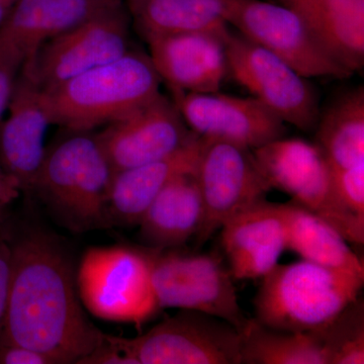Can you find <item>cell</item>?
<instances>
[{"mask_svg":"<svg viewBox=\"0 0 364 364\" xmlns=\"http://www.w3.org/2000/svg\"><path fill=\"white\" fill-rule=\"evenodd\" d=\"M7 234L11 279L0 343L39 351L55 364H77L105 343V334L83 310L70 256L42 230Z\"/></svg>","mask_w":364,"mask_h":364,"instance_id":"cell-1","label":"cell"},{"mask_svg":"<svg viewBox=\"0 0 364 364\" xmlns=\"http://www.w3.org/2000/svg\"><path fill=\"white\" fill-rule=\"evenodd\" d=\"M162 80L145 53L130 51L43 90L52 124L88 131L117 121L154 100Z\"/></svg>","mask_w":364,"mask_h":364,"instance_id":"cell-2","label":"cell"},{"mask_svg":"<svg viewBox=\"0 0 364 364\" xmlns=\"http://www.w3.org/2000/svg\"><path fill=\"white\" fill-rule=\"evenodd\" d=\"M66 131L67 135L47 147L33 193L71 231L107 229L112 225L111 164L95 134Z\"/></svg>","mask_w":364,"mask_h":364,"instance_id":"cell-3","label":"cell"},{"mask_svg":"<svg viewBox=\"0 0 364 364\" xmlns=\"http://www.w3.org/2000/svg\"><path fill=\"white\" fill-rule=\"evenodd\" d=\"M363 284V275L310 261L279 263L262 277L254 299L255 320L279 331H317L359 298Z\"/></svg>","mask_w":364,"mask_h":364,"instance_id":"cell-4","label":"cell"},{"mask_svg":"<svg viewBox=\"0 0 364 364\" xmlns=\"http://www.w3.org/2000/svg\"><path fill=\"white\" fill-rule=\"evenodd\" d=\"M155 248L88 249L76 272L81 303L95 317L140 326L161 309L153 284Z\"/></svg>","mask_w":364,"mask_h":364,"instance_id":"cell-5","label":"cell"},{"mask_svg":"<svg viewBox=\"0 0 364 364\" xmlns=\"http://www.w3.org/2000/svg\"><path fill=\"white\" fill-rule=\"evenodd\" d=\"M252 152L272 189L331 225L348 243L363 245L364 221L342 203L331 164L317 144L284 136Z\"/></svg>","mask_w":364,"mask_h":364,"instance_id":"cell-6","label":"cell"},{"mask_svg":"<svg viewBox=\"0 0 364 364\" xmlns=\"http://www.w3.org/2000/svg\"><path fill=\"white\" fill-rule=\"evenodd\" d=\"M107 339L133 364H241V333L196 311L181 310L135 338Z\"/></svg>","mask_w":364,"mask_h":364,"instance_id":"cell-7","label":"cell"},{"mask_svg":"<svg viewBox=\"0 0 364 364\" xmlns=\"http://www.w3.org/2000/svg\"><path fill=\"white\" fill-rule=\"evenodd\" d=\"M131 18L126 4L117 0L41 46L21 70L42 90L116 60L130 51Z\"/></svg>","mask_w":364,"mask_h":364,"instance_id":"cell-8","label":"cell"},{"mask_svg":"<svg viewBox=\"0 0 364 364\" xmlns=\"http://www.w3.org/2000/svg\"><path fill=\"white\" fill-rule=\"evenodd\" d=\"M228 71L286 124L315 132L320 116L317 91L308 78L277 55L239 32L226 35Z\"/></svg>","mask_w":364,"mask_h":364,"instance_id":"cell-9","label":"cell"},{"mask_svg":"<svg viewBox=\"0 0 364 364\" xmlns=\"http://www.w3.org/2000/svg\"><path fill=\"white\" fill-rule=\"evenodd\" d=\"M234 280L217 254L164 253L155 249L153 284L160 309L208 314L242 333L250 318L239 305Z\"/></svg>","mask_w":364,"mask_h":364,"instance_id":"cell-10","label":"cell"},{"mask_svg":"<svg viewBox=\"0 0 364 364\" xmlns=\"http://www.w3.org/2000/svg\"><path fill=\"white\" fill-rule=\"evenodd\" d=\"M227 21L304 77L346 79L353 75L323 47L303 18L282 4L229 0Z\"/></svg>","mask_w":364,"mask_h":364,"instance_id":"cell-11","label":"cell"},{"mask_svg":"<svg viewBox=\"0 0 364 364\" xmlns=\"http://www.w3.org/2000/svg\"><path fill=\"white\" fill-rule=\"evenodd\" d=\"M196 176L202 193L203 221L196 237L202 246L233 215L267 198L272 191L252 150L203 138Z\"/></svg>","mask_w":364,"mask_h":364,"instance_id":"cell-12","label":"cell"},{"mask_svg":"<svg viewBox=\"0 0 364 364\" xmlns=\"http://www.w3.org/2000/svg\"><path fill=\"white\" fill-rule=\"evenodd\" d=\"M95 136L116 174L169 156L196 134L188 128L173 100L160 92L136 111L105 124Z\"/></svg>","mask_w":364,"mask_h":364,"instance_id":"cell-13","label":"cell"},{"mask_svg":"<svg viewBox=\"0 0 364 364\" xmlns=\"http://www.w3.org/2000/svg\"><path fill=\"white\" fill-rule=\"evenodd\" d=\"M191 131L254 150L287 135V124L253 97L170 90Z\"/></svg>","mask_w":364,"mask_h":364,"instance_id":"cell-14","label":"cell"},{"mask_svg":"<svg viewBox=\"0 0 364 364\" xmlns=\"http://www.w3.org/2000/svg\"><path fill=\"white\" fill-rule=\"evenodd\" d=\"M51 124L43 90L21 68L7 117L0 124V166L23 193H33Z\"/></svg>","mask_w":364,"mask_h":364,"instance_id":"cell-15","label":"cell"},{"mask_svg":"<svg viewBox=\"0 0 364 364\" xmlns=\"http://www.w3.org/2000/svg\"><path fill=\"white\" fill-rule=\"evenodd\" d=\"M229 26L148 41L151 61L169 90L198 93L221 91L229 74L226 54Z\"/></svg>","mask_w":364,"mask_h":364,"instance_id":"cell-16","label":"cell"},{"mask_svg":"<svg viewBox=\"0 0 364 364\" xmlns=\"http://www.w3.org/2000/svg\"><path fill=\"white\" fill-rule=\"evenodd\" d=\"M221 230L223 249L236 280L262 279L287 249L282 208L267 198L230 218Z\"/></svg>","mask_w":364,"mask_h":364,"instance_id":"cell-17","label":"cell"},{"mask_svg":"<svg viewBox=\"0 0 364 364\" xmlns=\"http://www.w3.org/2000/svg\"><path fill=\"white\" fill-rule=\"evenodd\" d=\"M117 0H16L0 25V63H23L55 36Z\"/></svg>","mask_w":364,"mask_h":364,"instance_id":"cell-18","label":"cell"},{"mask_svg":"<svg viewBox=\"0 0 364 364\" xmlns=\"http://www.w3.org/2000/svg\"><path fill=\"white\" fill-rule=\"evenodd\" d=\"M202 145V136L196 135L169 156L114 174L109 205L112 224L138 225L150 203L172 179L196 171Z\"/></svg>","mask_w":364,"mask_h":364,"instance_id":"cell-19","label":"cell"},{"mask_svg":"<svg viewBox=\"0 0 364 364\" xmlns=\"http://www.w3.org/2000/svg\"><path fill=\"white\" fill-rule=\"evenodd\" d=\"M203 221V198L195 171L172 179L150 203L138 226L146 243L164 250L196 238Z\"/></svg>","mask_w":364,"mask_h":364,"instance_id":"cell-20","label":"cell"},{"mask_svg":"<svg viewBox=\"0 0 364 364\" xmlns=\"http://www.w3.org/2000/svg\"><path fill=\"white\" fill-rule=\"evenodd\" d=\"M299 14L341 65L364 66V0H279Z\"/></svg>","mask_w":364,"mask_h":364,"instance_id":"cell-21","label":"cell"},{"mask_svg":"<svg viewBox=\"0 0 364 364\" xmlns=\"http://www.w3.org/2000/svg\"><path fill=\"white\" fill-rule=\"evenodd\" d=\"M228 6L229 0H126L131 23L146 42L227 28Z\"/></svg>","mask_w":364,"mask_h":364,"instance_id":"cell-22","label":"cell"},{"mask_svg":"<svg viewBox=\"0 0 364 364\" xmlns=\"http://www.w3.org/2000/svg\"><path fill=\"white\" fill-rule=\"evenodd\" d=\"M279 205L287 225V249L321 267L364 277L363 260L331 225L294 200Z\"/></svg>","mask_w":364,"mask_h":364,"instance_id":"cell-23","label":"cell"},{"mask_svg":"<svg viewBox=\"0 0 364 364\" xmlns=\"http://www.w3.org/2000/svg\"><path fill=\"white\" fill-rule=\"evenodd\" d=\"M315 132L316 144L332 168L363 164V86L346 91L320 112Z\"/></svg>","mask_w":364,"mask_h":364,"instance_id":"cell-24","label":"cell"},{"mask_svg":"<svg viewBox=\"0 0 364 364\" xmlns=\"http://www.w3.org/2000/svg\"><path fill=\"white\" fill-rule=\"evenodd\" d=\"M241 335V364H328L315 331H279L253 318Z\"/></svg>","mask_w":364,"mask_h":364,"instance_id":"cell-25","label":"cell"},{"mask_svg":"<svg viewBox=\"0 0 364 364\" xmlns=\"http://www.w3.org/2000/svg\"><path fill=\"white\" fill-rule=\"evenodd\" d=\"M315 332L328 364L364 363V305L360 298L347 306L330 324Z\"/></svg>","mask_w":364,"mask_h":364,"instance_id":"cell-26","label":"cell"},{"mask_svg":"<svg viewBox=\"0 0 364 364\" xmlns=\"http://www.w3.org/2000/svg\"><path fill=\"white\" fill-rule=\"evenodd\" d=\"M333 174L342 203L364 221V163L349 168H333Z\"/></svg>","mask_w":364,"mask_h":364,"instance_id":"cell-27","label":"cell"},{"mask_svg":"<svg viewBox=\"0 0 364 364\" xmlns=\"http://www.w3.org/2000/svg\"><path fill=\"white\" fill-rule=\"evenodd\" d=\"M0 364H55L44 353L16 344L0 343Z\"/></svg>","mask_w":364,"mask_h":364,"instance_id":"cell-28","label":"cell"},{"mask_svg":"<svg viewBox=\"0 0 364 364\" xmlns=\"http://www.w3.org/2000/svg\"><path fill=\"white\" fill-rule=\"evenodd\" d=\"M11 248L9 234L0 227V326L6 314L9 279H11Z\"/></svg>","mask_w":364,"mask_h":364,"instance_id":"cell-29","label":"cell"},{"mask_svg":"<svg viewBox=\"0 0 364 364\" xmlns=\"http://www.w3.org/2000/svg\"><path fill=\"white\" fill-rule=\"evenodd\" d=\"M21 68V65L16 63H0V124L9 109Z\"/></svg>","mask_w":364,"mask_h":364,"instance_id":"cell-30","label":"cell"},{"mask_svg":"<svg viewBox=\"0 0 364 364\" xmlns=\"http://www.w3.org/2000/svg\"><path fill=\"white\" fill-rule=\"evenodd\" d=\"M77 364H133L130 359L112 344L105 334V342L88 355L81 358Z\"/></svg>","mask_w":364,"mask_h":364,"instance_id":"cell-31","label":"cell"},{"mask_svg":"<svg viewBox=\"0 0 364 364\" xmlns=\"http://www.w3.org/2000/svg\"><path fill=\"white\" fill-rule=\"evenodd\" d=\"M20 193L16 182L0 166V203L9 205L18 198Z\"/></svg>","mask_w":364,"mask_h":364,"instance_id":"cell-32","label":"cell"},{"mask_svg":"<svg viewBox=\"0 0 364 364\" xmlns=\"http://www.w3.org/2000/svg\"><path fill=\"white\" fill-rule=\"evenodd\" d=\"M16 0H0V25L6 20L7 14L13 7Z\"/></svg>","mask_w":364,"mask_h":364,"instance_id":"cell-33","label":"cell"},{"mask_svg":"<svg viewBox=\"0 0 364 364\" xmlns=\"http://www.w3.org/2000/svg\"><path fill=\"white\" fill-rule=\"evenodd\" d=\"M7 207H9V205L0 203V223L4 222V218H6Z\"/></svg>","mask_w":364,"mask_h":364,"instance_id":"cell-34","label":"cell"}]
</instances>
